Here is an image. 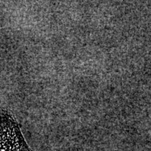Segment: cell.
I'll use <instances>...</instances> for the list:
<instances>
[{"label": "cell", "instance_id": "6da1fadb", "mask_svg": "<svg viewBox=\"0 0 151 151\" xmlns=\"http://www.w3.org/2000/svg\"><path fill=\"white\" fill-rule=\"evenodd\" d=\"M0 151H32L16 118L8 111L0 113Z\"/></svg>", "mask_w": 151, "mask_h": 151}]
</instances>
